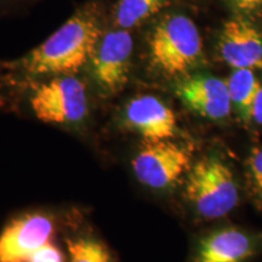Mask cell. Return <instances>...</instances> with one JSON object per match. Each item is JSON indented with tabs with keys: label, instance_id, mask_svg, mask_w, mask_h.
Listing matches in <instances>:
<instances>
[{
	"label": "cell",
	"instance_id": "obj_1",
	"mask_svg": "<svg viewBox=\"0 0 262 262\" xmlns=\"http://www.w3.org/2000/svg\"><path fill=\"white\" fill-rule=\"evenodd\" d=\"M100 39L96 18L81 12L28 54L22 67L31 74L74 73L91 60Z\"/></svg>",
	"mask_w": 262,
	"mask_h": 262
},
{
	"label": "cell",
	"instance_id": "obj_2",
	"mask_svg": "<svg viewBox=\"0 0 262 262\" xmlns=\"http://www.w3.org/2000/svg\"><path fill=\"white\" fill-rule=\"evenodd\" d=\"M186 196L203 219L224 217L235 208L239 198L233 172L216 157L199 160L187 176Z\"/></svg>",
	"mask_w": 262,
	"mask_h": 262
},
{
	"label": "cell",
	"instance_id": "obj_3",
	"mask_svg": "<svg viewBox=\"0 0 262 262\" xmlns=\"http://www.w3.org/2000/svg\"><path fill=\"white\" fill-rule=\"evenodd\" d=\"M202 37L187 16L171 15L157 26L149 40L155 67L168 75L183 74L202 56Z\"/></svg>",
	"mask_w": 262,
	"mask_h": 262
},
{
	"label": "cell",
	"instance_id": "obj_4",
	"mask_svg": "<svg viewBox=\"0 0 262 262\" xmlns=\"http://www.w3.org/2000/svg\"><path fill=\"white\" fill-rule=\"evenodd\" d=\"M38 119L51 124H73L88 114L86 88L72 75H62L41 84L31 96Z\"/></svg>",
	"mask_w": 262,
	"mask_h": 262
},
{
	"label": "cell",
	"instance_id": "obj_5",
	"mask_svg": "<svg viewBox=\"0 0 262 262\" xmlns=\"http://www.w3.org/2000/svg\"><path fill=\"white\" fill-rule=\"evenodd\" d=\"M140 182L153 189L172 187L191 168V156L185 147L170 140H145L133 162Z\"/></svg>",
	"mask_w": 262,
	"mask_h": 262
},
{
	"label": "cell",
	"instance_id": "obj_6",
	"mask_svg": "<svg viewBox=\"0 0 262 262\" xmlns=\"http://www.w3.org/2000/svg\"><path fill=\"white\" fill-rule=\"evenodd\" d=\"M133 49V37L124 29L110 32L100 39L91 62L95 79L103 91L117 93L126 84Z\"/></svg>",
	"mask_w": 262,
	"mask_h": 262
},
{
	"label": "cell",
	"instance_id": "obj_7",
	"mask_svg": "<svg viewBox=\"0 0 262 262\" xmlns=\"http://www.w3.org/2000/svg\"><path fill=\"white\" fill-rule=\"evenodd\" d=\"M54 224L44 214H27L6 226L0 234V262H27L39 248L51 242Z\"/></svg>",
	"mask_w": 262,
	"mask_h": 262
},
{
	"label": "cell",
	"instance_id": "obj_8",
	"mask_svg": "<svg viewBox=\"0 0 262 262\" xmlns=\"http://www.w3.org/2000/svg\"><path fill=\"white\" fill-rule=\"evenodd\" d=\"M182 102L193 112L211 120H222L231 113L232 103L226 80L211 75H195L178 86Z\"/></svg>",
	"mask_w": 262,
	"mask_h": 262
},
{
	"label": "cell",
	"instance_id": "obj_9",
	"mask_svg": "<svg viewBox=\"0 0 262 262\" xmlns=\"http://www.w3.org/2000/svg\"><path fill=\"white\" fill-rule=\"evenodd\" d=\"M260 242L242 229L227 227L199 242L192 262H249L260 251Z\"/></svg>",
	"mask_w": 262,
	"mask_h": 262
},
{
	"label": "cell",
	"instance_id": "obj_10",
	"mask_svg": "<svg viewBox=\"0 0 262 262\" xmlns=\"http://www.w3.org/2000/svg\"><path fill=\"white\" fill-rule=\"evenodd\" d=\"M125 123L145 140H170L176 135V116L155 96H140L130 101L125 110Z\"/></svg>",
	"mask_w": 262,
	"mask_h": 262
},
{
	"label": "cell",
	"instance_id": "obj_11",
	"mask_svg": "<svg viewBox=\"0 0 262 262\" xmlns=\"http://www.w3.org/2000/svg\"><path fill=\"white\" fill-rule=\"evenodd\" d=\"M219 48L224 61L234 70L262 68V37L247 22L228 21L222 29Z\"/></svg>",
	"mask_w": 262,
	"mask_h": 262
},
{
	"label": "cell",
	"instance_id": "obj_12",
	"mask_svg": "<svg viewBox=\"0 0 262 262\" xmlns=\"http://www.w3.org/2000/svg\"><path fill=\"white\" fill-rule=\"evenodd\" d=\"M232 108L244 122L253 120V104L261 83L253 70L241 68L232 72L226 80Z\"/></svg>",
	"mask_w": 262,
	"mask_h": 262
},
{
	"label": "cell",
	"instance_id": "obj_13",
	"mask_svg": "<svg viewBox=\"0 0 262 262\" xmlns=\"http://www.w3.org/2000/svg\"><path fill=\"white\" fill-rule=\"evenodd\" d=\"M168 0H119L116 11V22L120 28L127 29L140 25L153 16Z\"/></svg>",
	"mask_w": 262,
	"mask_h": 262
},
{
	"label": "cell",
	"instance_id": "obj_14",
	"mask_svg": "<svg viewBox=\"0 0 262 262\" xmlns=\"http://www.w3.org/2000/svg\"><path fill=\"white\" fill-rule=\"evenodd\" d=\"M67 248L70 262H112L107 248L95 239H70Z\"/></svg>",
	"mask_w": 262,
	"mask_h": 262
},
{
	"label": "cell",
	"instance_id": "obj_15",
	"mask_svg": "<svg viewBox=\"0 0 262 262\" xmlns=\"http://www.w3.org/2000/svg\"><path fill=\"white\" fill-rule=\"evenodd\" d=\"M248 173L251 191L262 205V148L255 149L248 159Z\"/></svg>",
	"mask_w": 262,
	"mask_h": 262
},
{
	"label": "cell",
	"instance_id": "obj_16",
	"mask_svg": "<svg viewBox=\"0 0 262 262\" xmlns=\"http://www.w3.org/2000/svg\"><path fill=\"white\" fill-rule=\"evenodd\" d=\"M27 262H63V255L56 245L49 242L39 248Z\"/></svg>",
	"mask_w": 262,
	"mask_h": 262
},
{
	"label": "cell",
	"instance_id": "obj_17",
	"mask_svg": "<svg viewBox=\"0 0 262 262\" xmlns=\"http://www.w3.org/2000/svg\"><path fill=\"white\" fill-rule=\"evenodd\" d=\"M253 120L262 125V84L258 88V91L253 104Z\"/></svg>",
	"mask_w": 262,
	"mask_h": 262
},
{
	"label": "cell",
	"instance_id": "obj_18",
	"mask_svg": "<svg viewBox=\"0 0 262 262\" xmlns=\"http://www.w3.org/2000/svg\"><path fill=\"white\" fill-rule=\"evenodd\" d=\"M235 8L242 11H253L262 5V0H232Z\"/></svg>",
	"mask_w": 262,
	"mask_h": 262
}]
</instances>
